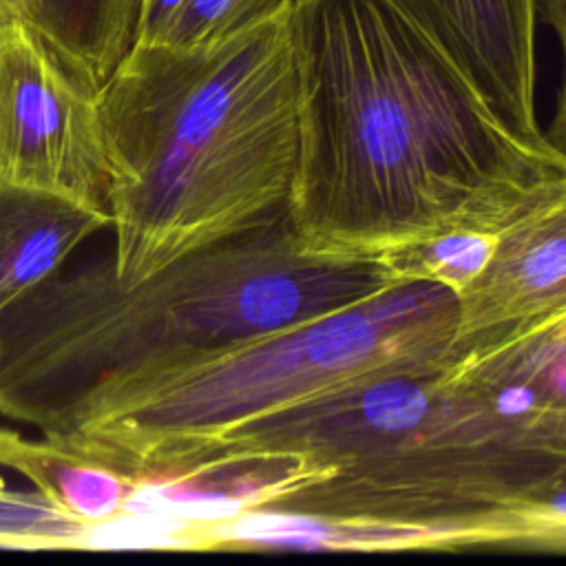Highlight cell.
<instances>
[{
	"instance_id": "obj_1",
	"label": "cell",
	"mask_w": 566,
	"mask_h": 566,
	"mask_svg": "<svg viewBox=\"0 0 566 566\" xmlns=\"http://www.w3.org/2000/svg\"><path fill=\"white\" fill-rule=\"evenodd\" d=\"M296 232L314 248L389 254L497 234L566 175L509 128L389 0H298Z\"/></svg>"
},
{
	"instance_id": "obj_2",
	"label": "cell",
	"mask_w": 566,
	"mask_h": 566,
	"mask_svg": "<svg viewBox=\"0 0 566 566\" xmlns=\"http://www.w3.org/2000/svg\"><path fill=\"white\" fill-rule=\"evenodd\" d=\"M444 354L188 444L148 480L243 482L250 517L378 533V544L566 546L557 517L566 469L513 447L489 409L447 378Z\"/></svg>"
},
{
	"instance_id": "obj_3",
	"label": "cell",
	"mask_w": 566,
	"mask_h": 566,
	"mask_svg": "<svg viewBox=\"0 0 566 566\" xmlns=\"http://www.w3.org/2000/svg\"><path fill=\"white\" fill-rule=\"evenodd\" d=\"M402 281L385 254L310 245L290 208L135 283H122L111 261L55 274L0 316V416L60 436L117 389Z\"/></svg>"
},
{
	"instance_id": "obj_4",
	"label": "cell",
	"mask_w": 566,
	"mask_h": 566,
	"mask_svg": "<svg viewBox=\"0 0 566 566\" xmlns=\"http://www.w3.org/2000/svg\"><path fill=\"white\" fill-rule=\"evenodd\" d=\"M97 106L111 265L135 283L287 208L301 133L292 9L212 44H133Z\"/></svg>"
},
{
	"instance_id": "obj_5",
	"label": "cell",
	"mask_w": 566,
	"mask_h": 566,
	"mask_svg": "<svg viewBox=\"0 0 566 566\" xmlns=\"http://www.w3.org/2000/svg\"><path fill=\"white\" fill-rule=\"evenodd\" d=\"M458 316L453 287L433 279L402 281L310 323L117 389L53 438L144 484L188 444L376 371L444 354Z\"/></svg>"
},
{
	"instance_id": "obj_6",
	"label": "cell",
	"mask_w": 566,
	"mask_h": 566,
	"mask_svg": "<svg viewBox=\"0 0 566 566\" xmlns=\"http://www.w3.org/2000/svg\"><path fill=\"white\" fill-rule=\"evenodd\" d=\"M0 177L108 212L111 166L97 91L24 20L0 31Z\"/></svg>"
},
{
	"instance_id": "obj_7",
	"label": "cell",
	"mask_w": 566,
	"mask_h": 566,
	"mask_svg": "<svg viewBox=\"0 0 566 566\" xmlns=\"http://www.w3.org/2000/svg\"><path fill=\"white\" fill-rule=\"evenodd\" d=\"M458 329L447 356L489 352L566 316V175L502 228L458 290Z\"/></svg>"
},
{
	"instance_id": "obj_8",
	"label": "cell",
	"mask_w": 566,
	"mask_h": 566,
	"mask_svg": "<svg viewBox=\"0 0 566 566\" xmlns=\"http://www.w3.org/2000/svg\"><path fill=\"white\" fill-rule=\"evenodd\" d=\"M520 137L546 144L535 117L537 0H389Z\"/></svg>"
},
{
	"instance_id": "obj_9",
	"label": "cell",
	"mask_w": 566,
	"mask_h": 566,
	"mask_svg": "<svg viewBox=\"0 0 566 566\" xmlns=\"http://www.w3.org/2000/svg\"><path fill=\"white\" fill-rule=\"evenodd\" d=\"M444 374L489 409L513 447L566 469V316L489 352L444 354Z\"/></svg>"
},
{
	"instance_id": "obj_10",
	"label": "cell",
	"mask_w": 566,
	"mask_h": 566,
	"mask_svg": "<svg viewBox=\"0 0 566 566\" xmlns=\"http://www.w3.org/2000/svg\"><path fill=\"white\" fill-rule=\"evenodd\" d=\"M111 214L64 195L0 177V316L53 279Z\"/></svg>"
},
{
	"instance_id": "obj_11",
	"label": "cell",
	"mask_w": 566,
	"mask_h": 566,
	"mask_svg": "<svg viewBox=\"0 0 566 566\" xmlns=\"http://www.w3.org/2000/svg\"><path fill=\"white\" fill-rule=\"evenodd\" d=\"M0 469L31 482L69 517L106 528L126 517L144 484L130 471L60 438H29L0 427Z\"/></svg>"
},
{
	"instance_id": "obj_12",
	"label": "cell",
	"mask_w": 566,
	"mask_h": 566,
	"mask_svg": "<svg viewBox=\"0 0 566 566\" xmlns=\"http://www.w3.org/2000/svg\"><path fill=\"white\" fill-rule=\"evenodd\" d=\"M31 29L97 91L130 46V0H35Z\"/></svg>"
},
{
	"instance_id": "obj_13",
	"label": "cell",
	"mask_w": 566,
	"mask_h": 566,
	"mask_svg": "<svg viewBox=\"0 0 566 566\" xmlns=\"http://www.w3.org/2000/svg\"><path fill=\"white\" fill-rule=\"evenodd\" d=\"M99 528L62 513L40 491L13 489L0 480V546L7 548H91Z\"/></svg>"
},
{
	"instance_id": "obj_14",
	"label": "cell",
	"mask_w": 566,
	"mask_h": 566,
	"mask_svg": "<svg viewBox=\"0 0 566 566\" xmlns=\"http://www.w3.org/2000/svg\"><path fill=\"white\" fill-rule=\"evenodd\" d=\"M298 0H186L159 44H212L287 11Z\"/></svg>"
},
{
	"instance_id": "obj_15",
	"label": "cell",
	"mask_w": 566,
	"mask_h": 566,
	"mask_svg": "<svg viewBox=\"0 0 566 566\" xmlns=\"http://www.w3.org/2000/svg\"><path fill=\"white\" fill-rule=\"evenodd\" d=\"M537 18L555 31L564 57V75L557 106L548 128L542 130V137L551 150L566 159V0H537Z\"/></svg>"
},
{
	"instance_id": "obj_16",
	"label": "cell",
	"mask_w": 566,
	"mask_h": 566,
	"mask_svg": "<svg viewBox=\"0 0 566 566\" xmlns=\"http://www.w3.org/2000/svg\"><path fill=\"white\" fill-rule=\"evenodd\" d=\"M184 2L186 0H130V46L159 44Z\"/></svg>"
},
{
	"instance_id": "obj_17",
	"label": "cell",
	"mask_w": 566,
	"mask_h": 566,
	"mask_svg": "<svg viewBox=\"0 0 566 566\" xmlns=\"http://www.w3.org/2000/svg\"><path fill=\"white\" fill-rule=\"evenodd\" d=\"M4 2H7L9 11H11L15 18L24 20V22L31 27L33 11H35V0H4Z\"/></svg>"
},
{
	"instance_id": "obj_18",
	"label": "cell",
	"mask_w": 566,
	"mask_h": 566,
	"mask_svg": "<svg viewBox=\"0 0 566 566\" xmlns=\"http://www.w3.org/2000/svg\"><path fill=\"white\" fill-rule=\"evenodd\" d=\"M13 20H20V18H15V15L9 11L7 2H4V0H0V31H2L7 24H11Z\"/></svg>"
},
{
	"instance_id": "obj_19",
	"label": "cell",
	"mask_w": 566,
	"mask_h": 566,
	"mask_svg": "<svg viewBox=\"0 0 566 566\" xmlns=\"http://www.w3.org/2000/svg\"><path fill=\"white\" fill-rule=\"evenodd\" d=\"M0 356H2V336H0Z\"/></svg>"
}]
</instances>
